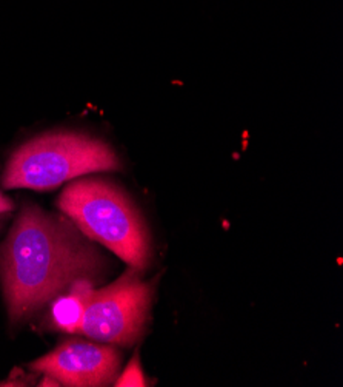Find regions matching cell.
Here are the masks:
<instances>
[{"label":"cell","mask_w":343,"mask_h":387,"mask_svg":"<svg viewBox=\"0 0 343 387\" xmlns=\"http://www.w3.org/2000/svg\"><path fill=\"white\" fill-rule=\"evenodd\" d=\"M103 264V255L68 219L27 205L0 249L11 323L34 315L74 281H94Z\"/></svg>","instance_id":"cell-1"},{"label":"cell","mask_w":343,"mask_h":387,"mask_svg":"<svg viewBox=\"0 0 343 387\" xmlns=\"http://www.w3.org/2000/svg\"><path fill=\"white\" fill-rule=\"evenodd\" d=\"M88 239L100 242L128 266L143 272L151 262L150 233L130 196L115 184L88 177L70 184L57 201Z\"/></svg>","instance_id":"cell-2"},{"label":"cell","mask_w":343,"mask_h":387,"mask_svg":"<svg viewBox=\"0 0 343 387\" xmlns=\"http://www.w3.org/2000/svg\"><path fill=\"white\" fill-rule=\"evenodd\" d=\"M120 159L107 142L77 132H54L28 140L5 168V188L53 190L79 176L114 171Z\"/></svg>","instance_id":"cell-3"},{"label":"cell","mask_w":343,"mask_h":387,"mask_svg":"<svg viewBox=\"0 0 343 387\" xmlns=\"http://www.w3.org/2000/svg\"><path fill=\"white\" fill-rule=\"evenodd\" d=\"M151 284L130 267L120 278L96 290L85 307L79 334L99 342L130 346L142 334L151 304Z\"/></svg>","instance_id":"cell-4"},{"label":"cell","mask_w":343,"mask_h":387,"mask_svg":"<svg viewBox=\"0 0 343 387\" xmlns=\"http://www.w3.org/2000/svg\"><path fill=\"white\" fill-rule=\"evenodd\" d=\"M120 366V353L100 344L68 340L29 367L59 384L72 387H97L113 383Z\"/></svg>","instance_id":"cell-5"},{"label":"cell","mask_w":343,"mask_h":387,"mask_svg":"<svg viewBox=\"0 0 343 387\" xmlns=\"http://www.w3.org/2000/svg\"><path fill=\"white\" fill-rule=\"evenodd\" d=\"M94 292L93 281L81 278L70 286L68 295H64L54 301L51 309V319L56 327L68 334H76L81 325V319L88 305L91 295Z\"/></svg>","instance_id":"cell-6"},{"label":"cell","mask_w":343,"mask_h":387,"mask_svg":"<svg viewBox=\"0 0 343 387\" xmlns=\"http://www.w3.org/2000/svg\"><path fill=\"white\" fill-rule=\"evenodd\" d=\"M115 386H146V381L142 373V369H140L137 355L134 356L130 364L126 366L125 372L122 373V377L115 381Z\"/></svg>","instance_id":"cell-7"},{"label":"cell","mask_w":343,"mask_h":387,"mask_svg":"<svg viewBox=\"0 0 343 387\" xmlns=\"http://www.w3.org/2000/svg\"><path fill=\"white\" fill-rule=\"evenodd\" d=\"M13 208V202L10 201V198H7L2 192H0V213H7Z\"/></svg>","instance_id":"cell-8"},{"label":"cell","mask_w":343,"mask_h":387,"mask_svg":"<svg viewBox=\"0 0 343 387\" xmlns=\"http://www.w3.org/2000/svg\"><path fill=\"white\" fill-rule=\"evenodd\" d=\"M0 225H2V223H0Z\"/></svg>","instance_id":"cell-9"}]
</instances>
